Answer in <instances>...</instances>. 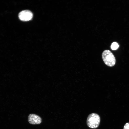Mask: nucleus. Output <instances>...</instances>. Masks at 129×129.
<instances>
[{"label": "nucleus", "mask_w": 129, "mask_h": 129, "mask_svg": "<svg viewBox=\"0 0 129 129\" xmlns=\"http://www.w3.org/2000/svg\"><path fill=\"white\" fill-rule=\"evenodd\" d=\"M100 121V118L98 114L92 113L89 114L86 120V124L89 128L96 129L99 126Z\"/></svg>", "instance_id": "obj_1"}, {"label": "nucleus", "mask_w": 129, "mask_h": 129, "mask_svg": "<svg viewBox=\"0 0 129 129\" xmlns=\"http://www.w3.org/2000/svg\"><path fill=\"white\" fill-rule=\"evenodd\" d=\"M103 60L105 64L109 67L114 66L116 63L115 58L113 53L110 50H104L102 54Z\"/></svg>", "instance_id": "obj_2"}, {"label": "nucleus", "mask_w": 129, "mask_h": 129, "mask_svg": "<svg viewBox=\"0 0 129 129\" xmlns=\"http://www.w3.org/2000/svg\"><path fill=\"white\" fill-rule=\"evenodd\" d=\"M33 14L30 11L28 10H23L19 14V19L23 21H28L31 20L33 17Z\"/></svg>", "instance_id": "obj_3"}, {"label": "nucleus", "mask_w": 129, "mask_h": 129, "mask_svg": "<svg viewBox=\"0 0 129 129\" xmlns=\"http://www.w3.org/2000/svg\"><path fill=\"white\" fill-rule=\"evenodd\" d=\"M28 120L30 124H39L42 122V119L40 117L34 114H31L29 115Z\"/></svg>", "instance_id": "obj_4"}, {"label": "nucleus", "mask_w": 129, "mask_h": 129, "mask_svg": "<svg viewBox=\"0 0 129 129\" xmlns=\"http://www.w3.org/2000/svg\"><path fill=\"white\" fill-rule=\"evenodd\" d=\"M119 46L118 43L116 42L113 43L111 46V49L113 50H115L117 49Z\"/></svg>", "instance_id": "obj_5"}, {"label": "nucleus", "mask_w": 129, "mask_h": 129, "mask_svg": "<svg viewBox=\"0 0 129 129\" xmlns=\"http://www.w3.org/2000/svg\"><path fill=\"white\" fill-rule=\"evenodd\" d=\"M123 129H129V123H127L125 124Z\"/></svg>", "instance_id": "obj_6"}]
</instances>
